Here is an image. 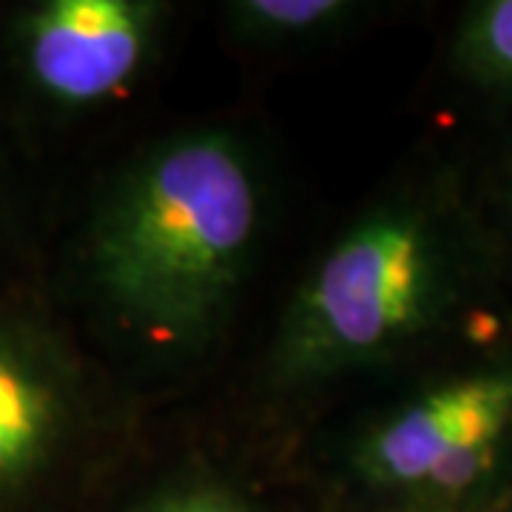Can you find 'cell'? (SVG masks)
I'll return each mask as SVG.
<instances>
[{
  "label": "cell",
  "instance_id": "obj_5",
  "mask_svg": "<svg viewBox=\"0 0 512 512\" xmlns=\"http://www.w3.org/2000/svg\"><path fill=\"white\" fill-rule=\"evenodd\" d=\"M63 393L52 367L0 339V487L23 478L60 433Z\"/></svg>",
  "mask_w": 512,
  "mask_h": 512
},
{
  "label": "cell",
  "instance_id": "obj_4",
  "mask_svg": "<svg viewBox=\"0 0 512 512\" xmlns=\"http://www.w3.org/2000/svg\"><path fill=\"white\" fill-rule=\"evenodd\" d=\"M160 18L148 0H49L23 26L26 72L60 106H97L143 72Z\"/></svg>",
  "mask_w": 512,
  "mask_h": 512
},
{
  "label": "cell",
  "instance_id": "obj_6",
  "mask_svg": "<svg viewBox=\"0 0 512 512\" xmlns=\"http://www.w3.org/2000/svg\"><path fill=\"white\" fill-rule=\"evenodd\" d=\"M453 55L473 83L512 94V0L476 3L464 15Z\"/></svg>",
  "mask_w": 512,
  "mask_h": 512
},
{
  "label": "cell",
  "instance_id": "obj_1",
  "mask_svg": "<svg viewBox=\"0 0 512 512\" xmlns=\"http://www.w3.org/2000/svg\"><path fill=\"white\" fill-rule=\"evenodd\" d=\"M259 228L254 165L234 137L194 131L154 148L106 202L92 274L128 325L194 342L217 325Z\"/></svg>",
  "mask_w": 512,
  "mask_h": 512
},
{
  "label": "cell",
  "instance_id": "obj_8",
  "mask_svg": "<svg viewBox=\"0 0 512 512\" xmlns=\"http://www.w3.org/2000/svg\"><path fill=\"white\" fill-rule=\"evenodd\" d=\"M171 512H234V507L217 495H200V498H191Z\"/></svg>",
  "mask_w": 512,
  "mask_h": 512
},
{
  "label": "cell",
  "instance_id": "obj_7",
  "mask_svg": "<svg viewBox=\"0 0 512 512\" xmlns=\"http://www.w3.org/2000/svg\"><path fill=\"white\" fill-rule=\"evenodd\" d=\"M353 15L342 0H245L231 6L239 32L256 40H302L322 35Z\"/></svg>",
  "mask_w": 512,
  "mask_h": 512
},
{
  "label": "cell",
  "instance_id": "obj_3",
  "mask_svg": "<svg viewBox=\"0 0 512 512\" xmlns=\"http://www.w3.org/2000/svg\"><path fill=\"white\" fill-rule=\"evenodd\" d=\"M512 436V367H490L427 390L382 421L359 450L367 481L461 495L495 467Z\"/></svg>",
  "mask_w": 512,
  "mask_h": 512
},
{
  "label": "cell",
  "instance_id": "obj_2",
  "mask_svg": "<svg viewBox=\"0 0 512 512\" xmlns=\"http://www.w3.org/2000/svg\"><path fill=\"white\" fill-rule=\"evenodd\" d=\"M453 296V256L416 205L359 220L308 276L279 333L276 379L308 384L404 348Z\"/></svg>",
  "mask_w": 512,
  "mask_h": 512
}]
</instances>
